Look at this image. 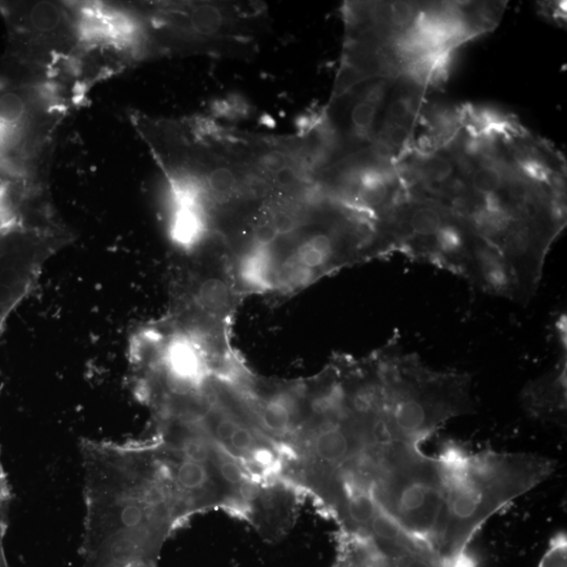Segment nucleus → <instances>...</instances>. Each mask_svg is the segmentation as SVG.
Here are the masks:
<instances>
[{
  "label": "nucleus",
  "mask_w": 567,
  "mask_h": 567,
  "mask_svg": "<svg viewBox=\"0 0 567 567\" xmlns=\"http://www.w3.org/2000/svg\"><path fill=\"white\" fill-rule=\"evenodd\" d=\"M86 519L82 567L158 561L186 519L156 439L137 443L83 440Z\"/></svg>",
  "instance_id": "obj_1"
},
{
  "label": "nucleus",
  "mask_w": 567,
  "mask_h": 567,
  "mask_svg": "<svg viewBox=\"0 0 567 567\" xmlns=\"http://www.w3.org/2000/svg\"><path fill=\"white\" fill-rule=\"evenodd\" d=\"M523 405L538 418H562L566 412V353L556 368L537 378L522 394Z\"/></svg>",
  "instance_id": "obj_2"
},
{
  "label": "nucleus",
  "mask_w": 567,
  "mask_h": 567,
  "mask_svg": "<svg viewBox=\"0 0 567 567\" xmlns=\"http://www.w3.org/2000/svg\"><path fill=\"white\" fill-rule=\"evenodd\" d=\"M387 81L373 84L353 105L351 123L352 130L357 137L368 138L371 135L378 108L381 107L386 96Z\"/></svg>",
  "instance_id": "obj_3"
},
{
  "label": "nucleus",
  "mask_w": 567,
  "mask_h": 567,
  "mask_svg": "<svg viewBox=\"0 0 567 567\" xmlns=\"http://www.w3.org/2000/svg\"><path fill=\"white\" fill-rule=\"evenodd\" d=\"M420 90L407 91L399 94L389 103L384 126L410 125L415 126L420 107Z\"/></svg>",
  "instance_id": "obj_4"
},
{
  "label": "nucleus",
  "mask_w": 567,
  "mask_h": 567,
  "mask_svg": "<svg viewBox=\"0 0 567 567\" xmlns=\"http://www.w3.org/2000/svg\"><path fill=\"white\" fill-rule=\"evenodd\" d=\"M187 19V29L200 36H212L216 34L223 25L221 11L210 5H200L189 10L181 11Z\"/></svg>",
  "instance_id": "obj_5"
},
{
  "label": "nucleus",
  "mask_w": 567,
  "mask_h": 567,
  "mask_svg": "<svg viewBox=\"0 0 567 567\" xmlns=\"http://www.w3.org/2000/svg\"><path fill=\"white\" fill-rule=\"evenodd\" d=\"M195 302L207 313H219L228 305L229 289L222 280L208 279L199 286Z\"/></svg>",
  "instance_id": "obj_6"
},
{
  "label": "nucleus",
  "mask_w": 567,
  "mask_h": 567,
  "mask_svg": "<svg viewBox=\"0 0 567 567\" xmlns=\"http://www.w3.org/2000/svg\"><path fill=\"white\" fill-rule=\"evenodd\" d=\"M189 170H191V168H189ZM195 174L197 175L201 183L200 199L208 193L213 194L218 198L226 197L234 192V189L237 185V179L234 173L228 170V168L226 167L216 168V170L208 174L206 179H203L197 173Z\"/></svg>",
  "instance_id": "obj_7"
},
{
  "label": "nucleus",
  "mask_w": 567,
  "mask_h": 567,
  "mask_svg": "<svg viewBox=\"0 0 567 567\" xmlns=\"http://www.w3.org/2000/svg\"><path fill=\"white\" fill-rule=\"evenodd\" d=\"M567 566V537L560 532L550 541L538 567H566Z\"/></svg>",
  "instance_id": "obj_8"
},
{
  "label": "nucleus",
  "mask_w": 567,
  "mask_h": 567,
  "mask_svg": "<svg viewBox=\"0 0 567 567\" xmlns=\"http://www.w3.org/2000/svg\"><path fill=\"white\" fill-rule=\"evenodd\" d=\"M293 258L302 266L309 269L312 273L315 272V269L319 268L332 269L330 261L322 254V252L315 249L309 242L304 243Z\"/></svg>",
  "instance_id": "obj_9"
},
{
  "label": "nucleus",
  "mask_w": 567,
  "mask_h": 567,
  "mask_svg": "<svg viewBox=\"0 0 567 567\" xmlns=\"http://www.w3.org/2000/svg\"><path fill=\"white\" fill-rule=\"evenodd\" d=\"M258 164L267 173L276 175L288 164V157L280 151H269L259 157Z\"/></svg>",
  "instance_id": "obj_10"
},
{
  "label": "nucleus",
  "mask_w": 567,
  "mask_h": 567,
  "mask_svg": "<svg viewBox=\"0 0 567 567\" xmlns=\"http://www.w3.org/2000/svg\"><path fill=\"white\" fill-rule=\"evenodd\" d=\"M279 234L272 223L259 225L255 231V240L261 247H267L278 238Z\"/></svg>",
  "instance_id": "obj_11"
},
{
  "label": "nucleus",
  "mask_w": 567,
  "mask_h": 567,
  "mask_svg": "<svg viewBox=\"0 0 567 567\" xmlns=\"http://www.w3.org/2000/svg\"><path fill=\"white\" fill-rule=\"evenodd\" d=\"M299 181V173L296 168L287 165L275 175V182L282 188H289Z\"/></svg>",
  "instance_id": "obj_12"
},
{
  "label": "nucleus",
  "mask_w": 567,
  "mask_h": 567,
  "mask_svg": "<svg viewBox=\"0 0 567 567\" xmlns=\"http://www.w3.org/2000/svg\"><path fill=\"white\" fill-rule=\"evenodd\" d=\"M272 225L275 226L279 235H286L296 228V221L288 214L280 212L273 216Z\"/></svg>",
  "instance_id": "obj_13"
},
{
  "label": "nucleus",
  "mask_w": 567,
  "mask_h": 567,
  "mask_svg": "<svg viewBox=\"0 0 567 567\" xmlns=\"http://www.w3.org/2000/svg\"><path fill=\"white\" fill-rule=\"evenodd\" d=\"M247 188L251 194L260 197L268 191V183L261 178L251 177L247 180Z\"/></svg>",
  "instance_id": "obj_14"
}]
</instances>
